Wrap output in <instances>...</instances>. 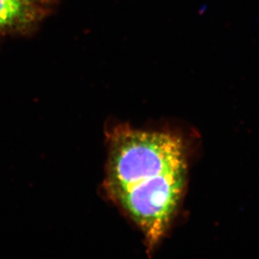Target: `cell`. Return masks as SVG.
Wrapping results in <instances>:
<instances>
[{
    "instance_id": "7a4b0ae2",
    "label": "cell",
    "mask_w": 259,
    "mask_h": 259,
    "mask_svg": "<svg viewBox=\"0 0 259 259\" xmlns=\"http://www.w3.org/2000/svg\"><path fill=\"white\" fill-rule=\"evenodd\" d=\"M39 9L16 0H0V29L20 28L38 17Z\"/></svg>"
},
{
    "instance_id": "3957f363",
    "label": "cell",
    "mask_w": 259,
    "mask_h": 259,
    "mask_svg": "<svg viewBox=\"0 0 259 259\" xmlns=\"http://www.w3.org/2000/svg\"><path fill=\"white\" fill-rule=\"evenodd\" d=\"M18 2L22 3L24 5L39 9L40 6L52 5L55 0H16Z\"/></svg>"
},
{
    "instance_id": "6da1fadb",
    "label": "cell",
    "mask_w": 259,
    "mask_h": 259,
    "mask_svg": "<svg viewBox=\"0 0 259 259\" xmlns=\"http://www.w3.org/2000/svg\"><path fill=\"white\" fill-rule=\"evenodd\" d=\"M106 196L138 226L147 252L166 236L188 176L186 144L168 131L117 124L107 132Z\"/></svg>"
}]
</instances>
